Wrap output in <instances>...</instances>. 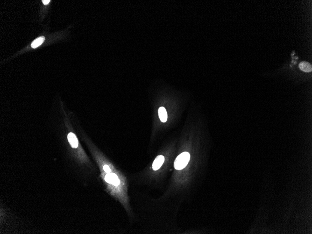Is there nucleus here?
Segmentation results:
<instances>
[{"mask_svg": "<svg viewBox=\"0 0 312 234\" xmlns=\"http://www.w3.org/2000/svg\"><path fill=\"white\" fill-rule=\"evenodd\" d=\"M190 155L187 152H184L181 153L176 158L174 164L175 169L180 170L183 169L187 166L190 160Z\"/></svg>", "mask_w": 312, "mask_h": 234, "instance_id": "f257e3e1", "label": "nucleus"}, {"mask_svg": "<svg viewBox=\"0 0 312 234\" xmlns=\"http://www.w3.org/2000/svg\"><path fill=\"white\" fill-rule=\"evenodd\" d=\"M105 180L107 182L114 186H118L120 184V180L115 173H109L107 174L105 177Z\"/></svg>", "mask_w": 312, "mask_h": 234, "instance_id": "f03ea898", "label": "nucleus"}, {"mask_svg": "<svg viewBox=\"0 0 312 234\" xmlns=\"http://www.w3.org/2000/svg\"><path fill=\"white\" fill-rule=\"evenodd\" d=\"M164 161H165V158H164V156H162V155H159V156H158L155 158L153 163V166H152L153 169L154 171H157V170H159L160 168L161 167L162 165H163Z\"/></svg>", "mask_w": 312, "mask_h": 234, "instance_id": "7ed1b4c3", "label": "nucleus"}, {"mask_svg": "<svg viewBox=\"0 0 312 234\" xmlns=\"http://www.w3.org/2000/svg\"><path fill=\"white\" fill-rule=\"evenodd\" d=\"M67 138H68L69 142L70 143L71 146H72V147L76 148L78 146L79 142H78V139L75 134L73 133H69L68 136H67Z\"/></svg>", "mask_w": 312, "mask_h": 234, "instance_id": "20e7f679", "label": "nucleus"}, {"mask_svg": "<svg viewBox=\"0 0 312 234\" xmlns=\"http://www.w3.org/2000/svg\"><path fill=\"white\" fill-rule=\"evenodd\" d=\"M159 116L161 121L163 122H166L167 120V113L165 108L161 106L158 110Z\"/></svg>", "mask_w": 312, "mask_h": 234, "instance_id": "39448f33", "label": "nucleus"}, {"mask_svg": "<svg viewBox=\"0 0 312 234\" xmlns=\"http://www.w3.org/2000/svg\"><path fill=\"white\" fill-rule=\"evenodd\" d=\"M300 69L302 71L306 73H309L312 72V65L309 63L307 62H302L299 65Z\"/></svg>", "mask_w": 312, "mask_h": 234, "instance_id": "423d86ee", "label": "nucleus"}, {"mask_svg": "<svg viewBox=\"0 0 312 234\" xmlns=\"http://www.w3.org/2000/svg\"><path fill=\"white\" fill-rule=\"evenodd\" d=\"M44 40H45V38L44 36H41V37H38L37 39H35V40H34L33 41L32 43L31 44V47L32 48H36L38 47L39 46H41V44H43V43L44 42Z\"/></svg>", "mask_w": 312, "mask_h": 234, "instance_id": "0eeeda50", "label": "nucleus"}, {"mask_svg": "<svg viewBox=\"0 0 312 234\" xmlns=\"http://www.w3.org/2000/svg\"><path fill=\"white\" fill-rule=\"evenodd\" d=\"M103 169H104V171L107 173H111V170L109 168V166L108 165H105L103 166Z\"/></svg>", "mask_w": 312, "mask_h": 234, "instance_id": "6e6552de", "label": "nucleus"}, {"mask_svg": "<svg viewBox=\"0 0 312 234\" xmlns=\"http://www.w3.org/2000/svg\"><path fill=\"white\" fill-rule=\"evenodd\" d=\"M50 1V0H43L42 1V2L43 3L44 5H48Z\"/></svg>", "mask_w": 312, "mask_h": 234, "instance_id": "1a4fd4ad", "label": "nucleus"}]
</instances>
